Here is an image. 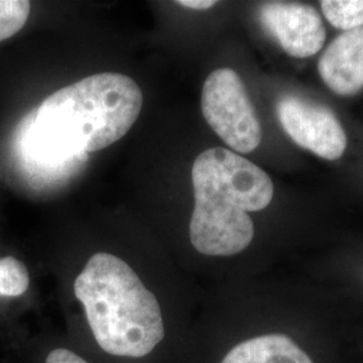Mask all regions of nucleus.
<instances>
[{
	"label": "nucleus",
	"instance_id": "f257e3e1",
	"mask_svg": "<svg viewBox=\"0 0 363 363\" xmlns=\"http://www.w3.org/2000/svg\"><path fill=\"white\" fill-rule=\"evenodd\" d=\"M143 106L139 85L121 73H99L49 96L25 120L19 151L25 166L60 177L91 152L124 138Z\"/></svg>",
	"mask_w": 363,
	"mask_h": 363
},
{
	"label": "nucleus",
	"instance_id": "f03ea898",
	"mask_svg": "<svg viewBox=\"0 0 363 363\" xmlns=\"http://www.w3.org/2000/svg\"><path fill=\"white\" fill-rule=\"evenodd\" d=\"M191 179L195 205L190 241L206 256H234L245 250L255 225L247 211L272 202L273 182L259 166L233 151L214 147L196 156Z\"/></svg>",
	"mask_w": 363,
	"mask_h": 363
},
{
	"label": "nucleus",
	"instance_id": "7ed1b4c3",
	"mask_svg": "<svg viewBox=\"0 0 363 363\" xmlns=\"http://www.w3.org/2000/svg\"><path fill=\"white\" fill-rule=\"evenodd\" d=\"M91 334L108 354L143 358L164 337L155 295L130 265L111 253H96L74 281Z\"/></svg>",
	"mask_w": 363,
	"mask_h": 363
},
{
	"label": "nucleus",
	"instance_id": "20e7f679",
	"mask_svg": "<svg viewBox=\"0 0 363 363\" xmlns=\"http://www.w3.org/2000/svg\"><path fill=\"white\" fill-rule=\"evenodd\" d=\"M201 108L210 128L223 143L240 154L253 152L262 139V130L241 77L228 67L206 78Z\"/></svg>",
	"mask_w": 363,
	"mask_h": 363
},
{
	"label": "nucleus",
	"instance_id": "39448f33",
	"mask_svg": "<svg viewBox=\"0 0 363 363\" xmlns=\"http://www.w3.org/2000/svg\"><path fill=\"white\" fill-rule=\"evenodd\" d=\"M276 112L283 130L298 147L327 160H337L345 154L346 132L325 105L286 94L277 101Z\"/></svg>",
	"mask_w": 363,
	"mask_h": 363
},
{
	"label": "nucleus",
	"instance_id": "423d86ee",
	"mask_svg": "<svg viewBox=\"0 0 363 363\" xmlns=\"http://www.w3.org/2000/svg\"><path fill=\"white\" fill-rule=\"evenodd\" d=\"M259 15L262 27L291 57H312L325 45V25L312 6L292 1H267L259 7Z\"/></svg>",
	"mask_w": 363,
	"mask_h": 363
},
{
	"label": "nucleus",
	"instance_id": "0eeeda50",
	"mask_svg": "<svg viewBox=\"0 0 363 363\" xmlns=\"http://www.w3.org/2000/svg\"><path fill=\"white\" fill-rule=\"evenodd\" d=\"M319 76L339 96L363 89V27L345 31L331 42L318 62Z\"/></svg>",
	"mask_w": 363,
	"mask_h": 363
},
{
	"label": "nucleus",
	"instance_id": "6e6552de",
	"mask_svg": "<svg viewBox=\"0 0 363 363\" xmlns=\"http://www.w3.org/2000/svg\"><path fill=\"white\" fill-rule=\"evenodd\" d=\"M220 363H313L295 340L284 334H268L238 343Z\"/></svg>",
	"mask_w": 363,
	"mask_h": 363
},
{
	"label": "nucleus",
	"instance_id": "1a4fd4ad",
	"mask_svg": "<svg viewBox=\"0 0 363 363\" xmlns=\"http://www.w3.org/2000/svg\"><path fill=\"white\" fill-rule=\"evenodd\" d=\"M320 7L337 28L350 31L363 27V0H322Z\"/></svg>",
	"mask_w": 363,
	"mask_h": 363
},
{
	"label": "nucleus",
	"instance_id": "9d476101",
	"mask_svg": "<svg viewBox=\"0 0 363 363\" xmlns=\"http://www.w3.org/2000/svg\"><path fill=\"white\" fill-rule=\"evenodd\" d=\"M26 265L13 256L0 257V298H18L28 289Z\"/></svg>",
	"mask_w": 363,
	"mask_h": 363
},
{
	"label": "nucleus",
	"instance_id": "9b49d317",
	"mask_svg": "<svg viewBox=\"0 0 363 363\" xmlns=\"http://www.w3.org/2000/svg\"><path fill=\"white\" fill-rule=\"evenodd\" d=\"M31 4L25 0H0V42L11 38L26 25Z\"/></svg>",
	"mask_w": 363,
	"mask_h": 363
},
{
	"label": "nucleus",
	"instance_id": "f8f14e48",
	"mask_svg": "<svg viewBox=\"0 0 363 363\" xmlns=\"http://www.w3.org/2000/svg\"><path fill=\"white\" fill-rule=\"evenodd\" d=\"M45 363H88L84 361L81 357H78L76 352L66 350V349H55L52 350Z\"/></svg>",
	"mask_w": 363,
	"mask_h": 363
},
{
	"label": "nucleus",
	"instance_id": "ddd939ff",
	"mask_svg": "<svg viewBox=\"0 0 363 363\" xmlns=\"http://www.w3.org/2000/svg\"><path fill=\"white\" fill-rule=\"evenodd\" d=\"M177 3L190 10H208L217 4V1L214 0H179Z\"/></svg>",
	"mask_w": 363,
	"mask_h": 363
}]
</instances>
